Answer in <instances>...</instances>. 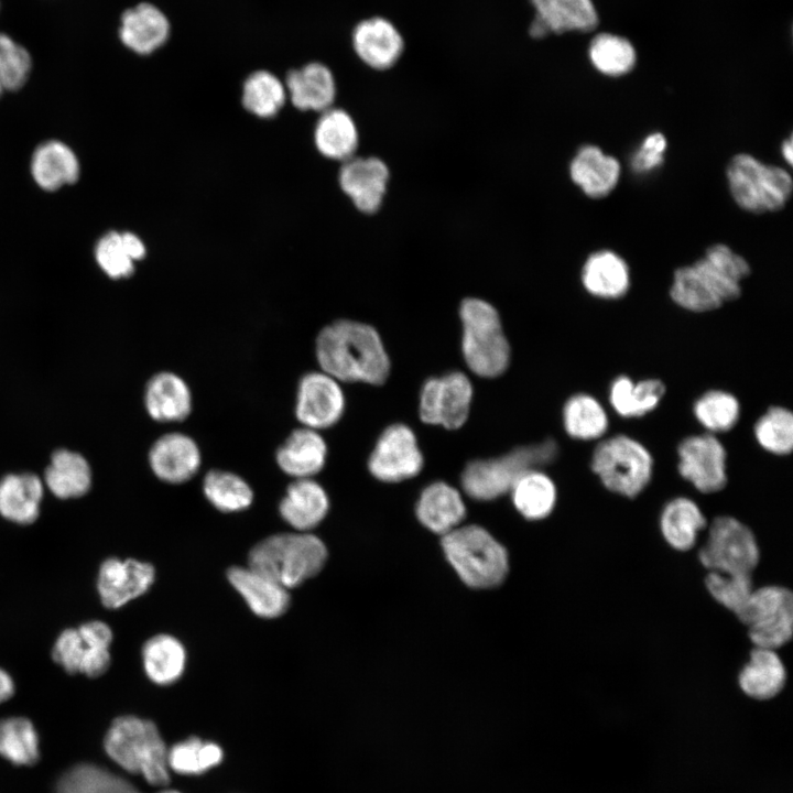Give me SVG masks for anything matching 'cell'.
Wrapping results in <instances>:
<instances>
[{"label":"cell","instance_id":"obj_11","mask_svg":"<svg viewBox=\"0 0 793 793\" xmlns=\"http://www.w3.org/2000/svg\"><path fill=\"white\" fill-rule=\"evenodd\" d=\"M738 619L747 626L754 647L778 650L793 634L792 593L778 585L753 589Z\"/></svg>","mask_w":793,"mask_h":793},{"label":"cell","instance_id":"obj_41","mask_svg":"<svg viewBox=\"0 0 793 793\" xmlns=\"http://www.w3.org/2000/svg\"><path fill=\"white\" fill-rule=\"evenodd\" d=\"M510 492L517 510L529 520L546 518L553 511L557 498L554 481L539 469L523 474Z\"/></svg>","mask_w":793,"mask_h":793},{"label":"cell","instance_id":"obj_2","mask_svg":"<svg viewBox=\"0 0 793 793\" xmlns=\"http://www.w3.org/2000/svg\"><path fill=\"white\" fill-rule=\"evenodd\" d=\"M750 272L742 256L724 243H716L694 263L675 270L670 295L683 309L707 313L737 300L741 282Z\"/></svg>","mask_w":793,"mask_h":793},{"label":"cell","instance_id":"obj_15","mask_svg":"<svg viewBox=\"0 0 793 793\" xmlns=\"http://www.w3.org/2000/svg\"><path fill=\"white\" fill-rule=\"evenodd\" d=\"M340 382L323 370L304 373L296 388L294 413L301 426L322 431L334 426L345 412Z\"/></svg>","mask_w":793,"mask_h":793},{"label":"cell","instance_id":"obj_24","mask_svg":"<svg viewBox=\"0 0 793 793\" xmlns=\"http://www.w3.org/2000/svg\"><path fill=\"white\" fill-rule=\"evenodd\" d=\"M118 35L127 48L140 55H148L166 42L170 23L157 7L142 2L122 13Z\"/></svg>","mask_w":793,"mask_h":793},{"label":"cell","instance_id":"obj_3","mask_svg":"<svg viewBox=\"0 0 793 793\" xmlns=\"http://www.w3.org/2000/svg\"><path fill=\"white\" fill-rule=\"evenodd\" d=\"M326 558V546L318 536L297 531L257 543L249 552L248 566L290 589L318 574Z\"/></svg>","mask_w":793,"mask_h":793},{"label":"cell","instance_id":"obj_31","mask_svg":"<svg viewBox=\"0 0 793 793\" xmlns=\"http://www.w3.org/2000/svg\"><path fill=\"white\" fill-rule=\"evenodd\" d=\"M786 670L776 650L754 647L741 669L738 683L741 691L756 699H769L784 687Z\"/></svg>","mask_w":793,"mask_h":793},{"label":"cell","instance_id":"obj_44","mask_svg":"<svg viewBox=\"0 0 793 793\" xmlns=\"http://www.w3.org/2000/svg\"><path fill=\"white\" fill-rule=\"evenodd\" d=\"M739 400L730 392L713 389L699 395L693 404V414L706 433H725L740 419Z\"/></svg>","mask_w":793,"mask_h":793},{"label":"cell","instance_id":"obj_48","mask_svg":"<svg viewBox=\"0 0 793 793\" xmlns=\"http://www.w3.org/2000/svg\"><path fill=\"white\" fill-rule=\"evenodd\" d=\"M221 748L210 741L191 737L167 751V764L181 774H200L220 763Z\"/></svg>","mask_w":793,"mask_h":793},{"label":"cell","instance_id":"obj_34","mask_svg":"<svg viewBox=\"0 0 793 793\" xmlns=\"http://www.w3.org/2000/svg\"><path fill=\"white\" fill-rule=\"evenodd\" d=\"M41 479L33 474H11L0 480V514L15 523L30 524L40 513Z\"/></svg>","mask_w":793,"mask_h":793},{"label":"cell","instance_id":"obj_1","mask_svg":"<svg viewBox=\"0 0 793 793\" xmlns=\"http://www.w3.org/2000/svg\"><path fill=\"white\" fill-rule=\"evenodd\" d=\"M319 369L339 382L383 383L390 360L377 330L365 323L338 319L324 326L315 339Z\"/></svg>","mask_w":793,"mask_h":793},{"label":"cell","instance_id":"obj_32","mask_svg":"<svg viewBox=\"0 0 793 793\" xmlns=\"http://www.w3.org/2000/svg\"><path fill=\"white\" fill-rule=\"evenodd\" d=\"M31 173L41 188L53 192L78 180L79 162L65 143L47 141L34 151Z\"/></svg>","mask_w":793,"mask_h":793},{"label":"cell","instance_id":"obj_38","mask_svg":"<svg viewBox=\"0 0 793 793\" xmlns=\"http://www.w3.org/2000/svg\"><path fill=\"white\" fill-rule=\"evenodd\" d=\"M563 425L575 439L596 441L605 436L609 417L604 405L594 395L576 393L563 406Z\"/></svg>","mask_w":793,"mask_h":793},{"label":"cell","instance_id":"obj_36","mask_svg":"<svg viewBox=\"0 0 793 793\" xmlns=\"http://www.w3.org/2000/svg\"><path fill=\"white\" fill-rule=\"evenodd\" d=\"M358 140L356 123L348 112L332 107L322 112L314 130V142L321 154L345 162L354 156Z\"/></svg>","mask_w":793,"mask_h":793},{"label":"cell","instance_id":"obj_10","mask_svg":"<svg viewBox=\"0 0 793 793\" xmlns=\"http://www.w3.org/2000/svg\"><path fill=\"white\" fill-rule=\"evenodd\" d=\"M698 558L709 572L752 574L760 551L751 529L730 515L715 518Z\"/></svg>","mask_w":793,"mask_h":793},{"label":"cell","instance_id":"obj_50","mask_svg":"<svg viewBox=\"0 0 793 793\" xmlns=\"http://www.w3.org/2000/svg\"><path fill=\"white\" fill-rule=\"evenodd\" d=\"M32 57L29 51L10 35L0 32V80L4 90L21 89L29 79Z\"/></svg>","mask_w":793,"mask_h":793},{"label":"cell","instance_id":"obj_20","mask_svg":"<svg viewBox=\"0 0 793 793\" xmlns=\"http://www.w3.org/2000/svg\"><path fill=\"white\" fill-rule=\"evenodd\" d=\"M535 15L530 34L541 39L551 33L590 32L598 25V14L591 0H531Z\"/></svg>","mask_w":793,"mask_h":793},{"label":"cell","instance_id":"obj_19","mask_svg":"<svg viewBox=\"0 0 793 793\" xmlns=\"http://www.w3.org/2000/svg\"><path fill=\"white\" fill-rule=\"evenodd\" d=\"M338 181L343 192L356 208L371 214L382 204L389 181V169L378 157L352 156L343 162Z\"/></svg>","mask_w":793,"mask_h":793},{"label":"cell","instance_id":"obj_25","mask_svg":"<svg viewBox=\"0 0 793 793\" xmlns=\"http://www.w3.org/2000/svg\"><path fill=\"white\" fill-rule=\"evenodd\" d=\"M227 577L251 611L261 618L280 617L290 606L289 589L250 566H233Z\"/></svg>","mask_w":793,"mask_h":793},{"label":"cell","instance_id":"obj_14","mask_svg":"<svg viewBox=\"0 0 793 793\" xmlns=\"http://www.w3.org/2000/svg\"><path fill=\"white\" fill-rule=\"evenodd\" d=\"M471 399L472 385L463 372L431 378L421 390L420 417L427 424L458 428L468 417Z\"/></svg>","mask_w":793,"mask_h":793},{"label":"cell","instance_id":"obj_40","mask_svg":"<svg viewBox=\"0 0 793 793\" xmlns=\"http://www.w3.org/2000/svg\"><path fill=\"white\" fill-rule=\"evenodd\" d=\"M54 793H140L126 779L93 763H78L56 781Z\"/></svg>","mask_w":793,"mask_h":793},{"label":"cell","instance_id":"obj_21","mask_svg":"<svg viewBox=\"0 0 793 793\" xmlns=\"http://www.w3.org/2000/svg\"><path fill=\"white\" fill-rule=\"evenodd\" d=\"M328 448L319 431L293 430L275 450L278 467L293 479L313 478L326 465Z\"/></svg>","mask_w":793,"mask_h":793},{"label":"cell","instance_id":"obj_35","mask_svg":"<svg viewBox=\"0 0 793 793\" xmlns=\"http://www.w3.org/2000/svg\"><path fill=\"white\" fill-rule=\"evenodd\" d=\"M707 526V521L695 501L676 497L663 507L660 517L661 533L666 543L676 551L691 550Z\"/></svg>","mask_w":793,"mask_h":793},{"label":"cell","instance_id":"obj_28","mask_svg":"<svg viewBox=\"0 0 793 793\" xmlns=\"http://www.w3.org/2000/svg\"><path fill=\"white\" fill-rule=\"evenodd\" d=\"M285 89L300 110L325 111L335 100L336 84L330 69L314 62L289 72Z\"/></svg>","mask_w":793,"mask_h":793},{"label":"cell","instance_id":"obj_56","mask_svg":"<svg viewBox=\"0 0 793 793\" xmlns=\"http://www.w3.org/2000/svg\"><path fill=\"white\" fill-rule=\"evenodd\" d=\"M3 91H4V88H3V85H2V83H1V80H0V97H1V95H2Z\"/></svg>","mask_w":793,"mask_h":793},{"label":"cell","instance_id":"obj_22","mask_svg":"<svg viewBox=\"0 0 793 793\" xmlns=\"http://www.w3.org/2000/svg\"><path fill=\"white\" fill-rule=\"evenodd\" d=\"M352 44L359 58L371 68L383 70L400 58L404 43L398 29L387 19L373 17L358 23Z\"/></svg>","mask_w":793,"mask_h":793},{"label":"cell","instance_id":"obj_4","mask_svg":"<svg viewBox=\"0 0 793 793\" xmlns=\"http://www.w3.org/2000/svg\"><path fill=\"white\" fill-rule=\"evenodd\" d=\"M104 743L107 754L128 772L142 774L152 785L170 781L169 750L152 721L135 716L118 717Z\"/></svg>","mask_w":793,"mask_h":793},{"label":"cell","instance_id":"obj_33","mask_svg":"<svg viewBox=\"0 0 793 793\" xmlns=\"http://www.w3.org/2000/svg\"><path fill=\"white\" fill-rule=\"evenodd\" d=\"M665 391L666 387L660 379L633 381L628 376H619L610 383L608 399L619 416L636 419L656 409Z\"/></svg>","mask_w":793,"mask_h":793},{"label":"cell","instance_id":"obj_54","mask_svg":"<svg viewBox=\"0 0 793 793\" xmlns=\"http://www.w3.org/2000/svg\"><path fill=\"white\" fill-rule=\"evenodd\" d=\"M781 152H782L784 160L789 163V165H792L793 146H792V138L791 137L783 141Z\"/></svg>","mask_w":793,"mask_h":793},{"label":"cell","instance_id":"obj_18","mask_svg":"<svg viewBox=\"0 0 793 793\" xmlns=\"http://www.w3.org/2000/svg\"><path fill=\"white\" fill-rule=\"evenodd\" d=\"M149 465L160 480L171 485L184 484L200 468V448L196 441L185 433H165L151 445Z\"/></svg>","mask_w":793,"mask_h":793},{"label":"cell","instance_id":"obj_7","mask_svg":"<svg viewBox=\"0 0 793 793\" xmlns=\"http://www.w3.org/2000/svg\"><path fill=\"white\" fill-rule=\"evenodd\" d=\"M442 544L448 562L470 587L497 586L508 574L507 551L484 528L458 526L443 535Z\"/></svg>","mask_w":793,"mask_h":793},{"label":"cell","instance_id":"obj_52","mask_svg":"<svg viewBox=\"0 0 793 793\" xmlns=\"http://www.w3.org/2000/svg\"><path fill=\"white\" fill-rule=\"evenodd\" d=\"M663 133L654 132L645 137L631 160V167L637 173H648L662 165L666 149Z\"/></svg>","mask_w":793,"mask_h":793},{"label":"cell","instance_id":"obj_30","mask_svg":"<svg viewBox=\"0 0 793 793\" xmlns=\"http://www.w3.org/2000/svg\"><path fill=\"white\" fill-rule=\"evenodd\" d=\"M465 514L466 508L459 491L442 481L427 486L416 504L420 522L442 535L458 528Z\"/></svg>","mask_w":793,"mask_h":793},{"label":"cell","instance_id":"obj_23","mask_svg":"<svg viewBox=\"0 0 793 793\" xmlns=\"http://www.w3.org/2000/svg\"><path fill=\"white\" fill-rule=\"evenodd\" d=\"M144 406L156 422L178 423L192 413V391L177 373L161 371L152 376L145 385Z\"/></svg>","mask_w":793,"mask_h":793},{"label":"cell","instance_id":"obj_42","mask_svg":"<svg viewBox=\"0 0 793 793\" xmlns=\"http://www.w3.org/2000/svg\"><path fill=\"white\" fill-rule=\"evenodd\" d=\"M203 492L211 506L221 512H239L253 502V490L238 474L211 469L203 479Z\"/></svg>","mask_w":793,"mask_h":793},{"label":"cell","instance_id":"obj_29","mask_svg":"<svg viewBox=\"0 0 793 793\" xmlns=\"http://www.w3.org/2000/svg\"><path fill=\"white\" fill-rule=\"evenodd\" d=\"M584 289L602 300L623 297L630 287L627 262L610 250L596 251L586 259L582 269Z\"/></svg>","mask_w":793,"mask_h":793},{"label":"cell","instance_id":"obj_17","mask_svg":"<svg viewBox=\"0 0 793 793\" xmlns=\"http://www.w3.org/2000/svg\"><path fill=\"white\" fill-rule=\"evenodd\" d=\"M155 571L150 563L133 558L106 560L99 568L98 593L105 607L117 609L148 591Z\"/></svg>","mask_w":793,"mask_h":793},{"label":"cell","instance_id":"obj_47","mask_svg":"<svg viewBox=\"0 0 793 793\" xmlns=\"http://www.w3.org/2000/svg\"><path fill=\"white\" fill-rule=\"evenodd\" d=\"M753 435L761 448L776 456L793 449V414L783 406L769 408L754 423Z\"/></svg>","mask_w":793,"mask_h":793},{"label":"cell","instance_id":"obj_46","mask_svg":"<svg viewBox=\"0 0 793 793\" xmlns=\"http://www.w3.org/2000/svg\"><path fill=\"white\" fill-rule=\"evenodd\" d=\"M593 66L604 75L618 77L631 72L636 65V51L624 37L609 33L595 36L588 50Z\"/></svg>","mask_w":793,"mask_h":793},{"label":"cell","instance_id":"obj_45","mask_svg":"<svg viewBox=\"0 0 793 793\" xmlns=\"http://www.w3.org/2000/svg\"><path fill=\"white\" fill-rule=\"evenodd\" d=\"M285 99L284 84L268 70H257L243 83L242 105L257 117L275 116L284 106Z\"/></svg>","mask_w":793,"mask_h":793},{"label":"cell","instance_id":"obj_37","mask_svg":"<svg viewBox=\"0 0 793 793\" xmlns=\"http://www.w3.org/2000/svg\"><path fill=\"white\" fill-rule=\"evenodd\" d=\"M145 674L157 685L176 682L186 666V651L180 640L171 634H156L142 648Z\"/></svg>","mask_w":793,"mask_h":793},{"label":"cell","instance_id":"obj_53","mask_svg":"<svg viewBox=\"0 0 793 793\" xmlns=\"http://www.w3.org/2000/svg\"><path fill=\"white\" fill-rule=\"evenodd\" d=\"M14 694V683L11 676L0 669V704L8 700Z\"/></svg>","mask_w":793,"mask_h":793},{"label":"cell","instance_id":"obj_16","mask_svg":"<svg viewBox=\"0 0 793 793\" xmlns=\"http://www.w3.org/2000/svg\"><path fill=\"white\" fill-rule=\"evenodd\" d=\"M423 467V455L413 431L404 424L387 427L368 460L369 471L384 482L415 477Z\"/></svg>","mask_w":793,"mask_h":793},{"label":"cell","instance_id":"obj_9","mask_svg":"<svg viewBox=\"0 0 793 793\" xmlns=\"http://www.w3.org/2000/svg\"><path fill=\"white\" fill-rule=\"evenodd\" d=\"M726 177L737 205L753 214L781 210L792 195L790 173L760 162L748 153H738L727 165Z\"/></svg>","mask_w":793,"mask_h":793},{"label":"cell","instance_id":"obj_6","mask_svg":"<svg viewBox=\"0 0 793 793\" xmlns=\"http://www.w3.org/2000/svg\"><path fill=\"white\" fill-rule=\"evenodd\" d=\"M558 447L554 439L521 446L496 458L469 463L461 474L465 492L477 500H492L511 490L526 471L555 460Z\"/></svg>","mask_w":793,"mask_h":793},{"label":"cell","instance_id":"obj_49","mask_svg":"<svg viewBox=\"0 0 793 793\" xmlns=\"http://www.w3.org/2000/svg\"><path fill=\"white\" fill-rule=\"evenodd\" d=\"M705 586L710 596L736 617L741 613L754 589L750 574L719 572H708Z\"/></svg>","mask_w":793,"mask_h":793},{"label":"cell","instance_id":"obj_51","mask_svg":"<svg viewBox=\"0 0 793 793\" xmlns=\"http://www.w3.org/2000/svg\"><path fill=\"white\" fill-rule=\"evenodd\" d=\"M95 257L101 270L111 279L130 276L134 259L127 246L123 232L109 231L96 245Z\"/></svg>","mask_w":793,"mask_h":793},{"label":"cell","instance_id":"obj_39","mask_svg":"<svg viewBox=\"0 0 793 793\" xmlns=\"http://www.w3.org/2000/svg\"><path fill=\"white\" fill-rule=\"evenodd\" d=\"M48 489L61 499L85 495L91 482V472L86 459L74 452L56 450L45 470Z\"/></svg>","mask_w":793,"mask_h":793},{"label":"cell","instance_id":"obj_26","mask_svg":"<svg viewBox=\"0 0 793 793\" xmlns=\"http://www.w3.org/2000/svg\"><path fill=\"white\" fill-rule=\"evenodd\" d=\"M328 509V495L313 478L293 479L279 503L282 519L298 532H308L317 526Z\"/></svg>","mask_w":793,"mask_h":793},{"label":"cell","instance_id":"obj_12","mask_svg":"<svg viewBox=\"0 0 793 793\" xmlns=\"http://www.w3.org/2000/svg\"><path fill=\"white\" fill-rule=\"evenodd\" d=\"M110 627L98 620L64 630L56 639L52 656L67 673L89 677L102 675L110 665Z\"/></svg>","mask_w":793,"mask_h":793},{"label":"cell","instance_id":"obj_43","mask_svg":"<svg viewBox=\"0 0 793 793\" xmlns=\"http://www.w3.org/2000/svg\"><path fill=\"white\" fill-rule=\"evenodd\" d=\"M0 756L19 767L37 762L39 735L28 718L8 717L0 720Z\"/></svg>","mask_w":793,"mask_h":793},{"label":"cell","instance_id":"obj_55","mask_svg":"<svg viewBox=\"0 0 793 793\" xmlns=\"http://www.w3.org/2000/svg\"><path fill=\"white\" fill-rule=\"evenodd\" d=\"M160 793H180V792L173 791V790H166V791H162V792H160Z\"/></svg>","mask_w":793,"mask_h":793},{"label":"cell","instance_id":"obj_27","mask_svg":"<svg viewBox=\"0 0 793 793\" xmlns=\"http://www.w3.org/2000/svg\"><path fill=\"white\" fill-rule=\"evenodd\" d=\"M621 173L619 161L596 145L582 146L569 165L572 181L590 198L608 196Z\"/></svg>","mask_w":793,"mask_h":793},{"label":"cell","instance_id":"obj_8","mask_svg":"<svg viewBox=\"0 0 793 793\" xmlns=\"http://www.w3.org/2000/svg\"><path fill=\"white\" fill-rule=\"evenodd\" d=\"M590 467L607 490L632 499L649 486L654 460L641 442L618 434L596 445Z\"/></svg>","mask_w":793,"mask_h":793},{"label":"cell","instance_id":"obj_5","mask_svg":"<svg viewBox=\"0 0 793 793\" xmlns=\"http://www.w3.org/2000/svg\"><path fill=\"white\" fill-rule=\"evenodd\" d=\"M461 350L469 369L484 378H495L510 362V346L497 309L480 298L461 302Z\"/></svg>","mask_w":793,"mask_h":793},{"label":"cell","instance_id":"obj_13","mask_svg":"<svg viewBox=\"0 0 793 793\" xmlns=\"http://www.w3.org/2000/svg\"><path fill=\"white\" fill-rule=\"evenodd\" d=\"M677 457L680 475L699 492L715 493L726 487L727 452L716 435L705 432L683 438Z\"/></svg>","mask_w":793,"mask_h":793}]
</instances>
